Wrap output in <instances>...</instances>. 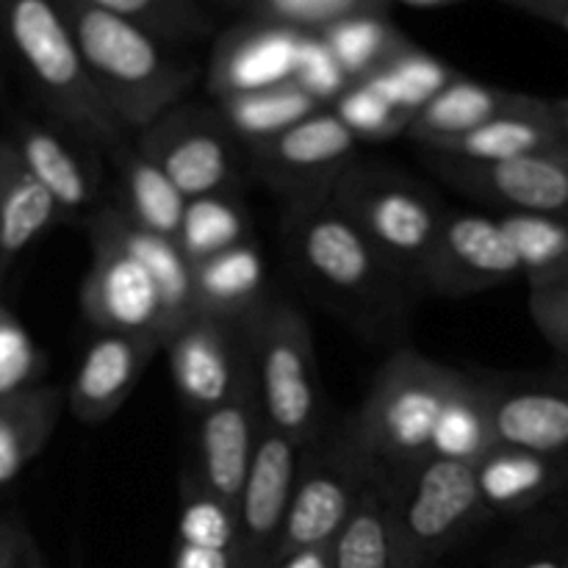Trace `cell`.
Returning a JSON list of instances; mask_svg holds the SVG:
<instances>
[{
    "mask_svg": "<svg viewBox=\"0 0 568 568\" xmlns=\"http://www.w3.org/2000/svg\"><path fill=\"white\" fill-rule=\"evenodd\" d=\"M281 236L292 270L355 325L372 333L405 325L416 292L333 205L331 194L288 200Z\"/></svg>",
    "mask_w": 568,
    "mask_h": 568,
    "instance_id": "6da1fadb",
    "label": "cell"
},
{
    "mask_svg": "<svg viewBox=\"0 0 568 568\" xmlns=\"http://www.w3.org/2000/svg\"><path fill=\"white\" fill-rule=\"evenodd\" d=\"M78 44L94 89L128 133H142L186 100L197 67L166 53L136 22L87 0H53Z\"/></svg>",
    "mask_w": 568,
    "mask_h": 568,
    "instance_id": "7a4b0ae2",
    "label": "cell"
},
{
    "mask_svg": "<svg viewBox=\"0 0 568 568\" xmlns=\"http://www.w3.org/2000/svg\"><path fill=\"white\" fill-rule=\"evenodd\" d=\"M0 37L26 67L59 125L105 153L131 142L83 67L78 44L53 0H0Z\"/></svg>",
    "mask_w": 568,
    "mask_h": 568,
    "instance_id": "3957f363",
    "label": "cell"
},
{
    "mask_svg": "<svg viewBox=\"0 0 568 568\" xmlns=\"http://www.w3.org/2000/svg\"><path fill=\"white\" fill-rule=\"evenodd\" d=\"M458 377L460 369L438 364L419 349H394L347 422L344 438L377 471L427 458L438 416Z\"/></svg>",
    "mask_w": 568,
    "mask_h": 568,
    "instance_id": "277c9868",
    "label": "cell"
},
{
    "mask_svg": "<svg viewBox=\"0 0 568 568\" xmlns=\"http://www.w3.org/2000/svg\"><path fill=\"white\" fill-rule=\"evenodd\" d=\"M250 383L266 430L297 449L325 436V392L316 344L303 311L283 300H264L244 325Z\"/></svg>",
    "mask_w": 568,
    "mask_h": 568,
    "instance_id": "5b68a950",
    "label": "cell"
},
{
    "mask_svg": "<svg viewBox=\"0 0 568 568\" xmlns=\"http://www.w3.org/2000/svg\"><path fill=\"white\" fill-rule=\"evenodd\" d=\"M377 477L397 568H433L466 532L488 519L475 464L427 455L399 469L377 471Z\"/></svg>",
    "mask_w": 568,
    "mask_h": 568,
    "instance_id": "8992f818",
    "label": "cell"
},
{
    "mask_svg": "<svg viewBox=\"0 0 568 568\" xmlns=\"http://www.w3.org/2000/svg\"><path fill=\"white\" fill-rule=\"evenodd\" d=\"M331 200L416 294L425 292L427 266L447 214L430 189L392 166L349 164L333 183Z\"/></svg>",
    "mask_w": 568,
    "mask_h": 568,
    "instance_id": "52a82bcc",
    "label": "cell"
},
{
    "mask_svg": "<svg viewBox=\"0 0 568 568\" xmlns=\"http://www.w3.org/2000/svg\"><path fill=\"white\" fill-rule=\"evenodd\" d=\"M369 477L372 466L344 436H322L311 447L300 449L277 558L297 549L333 547Z\"/></svg>",
    "mask_w": 568,
    "mask_h": 568,
    "instance_id": "ba28073f",
    "label": "cell"
},
{
    "mask_svg": "<svg viewBox=\"0 0 568 568\" xmlns=\"http://www.w3.org/2000/svg\"><path fill=\"white\" fill-rule=\"evenodd\" d=\"M136 148L186 200L236 192V136L216 109L183 100L139 133Z\"/></svg>",
    "mask_w": 568,
    "mask_h": 568,
    "instance_id": "9c48e42d",
    "label": "cell"
},
{
    "mask_svg": "<svg viewBox=\"0 0 568 568\" xmlns=\"http://www.w3.org/2000/svg\"><path fill=\"white\" fill-rule=\"evenodd\" d=\"M358 139L333 114L320 109L266 142L250 144V164L286 200L331 194L353 164Z\"/></svg>",
    "mask_w": 568,
    "mask_h": 568,
    "instance_id": "30bf717a",
    "label": "cell"
},
{
    "mask_svg": "<svg viewBox=\"0 0 568 568\" xmlns=\"http://www.w3.org/2000/svg\"><path fill=\"white\" fill-rule=\"evenodd\" d=\"M161 349L178 394L194 414L227 403L250 383L247 333L236 322L194 311Z\"/></svg>",
    "mask_w": 568,
    "mask_h": 568,
    "instance_id": "8fae6325",
    "label": "cell"
},
{
    "mask_svg": "<svg viewBox=\"0 0 568 568\" xmlns=\"http://www.w3.org/2000/svg\"><path fill=\"white\" fill-rule=\"evenodd\" d=\"M92 264L81 283V314L94 331L153 336L164 347V305L159 288L128 250L87 225Z\"/></svg>",
    "mask_w": 568,
    "mask_h": 568,
    "instance_id": "7c38bea8",
    "label": "cell"
},
{
    "mask_svg": "<svg viewBox=\"0 0 568 568\" xmlns=\"http://www.w3.org/2000/svg\"><path fill=\"white\" fill-rule=\"evenodd\" d=\"M425 155L430 170L466 197L499 205L503 214L555 216L568 222V170L549 153L494 164Z\"/></svg>",
    "mask_w": 568,
    "mask_h": 568,
    "instance_id": "4fadbf2b",
    "label": "cell"
},
{
    "mask_svg": "<svg viewBox=\"0 0 568 568\" xmlns=\"http://www.w3.org/2000/svg\"><path fill=\"white\" fill-rule=\"evenodd\" d=\"M516 277H521L519 258L497 216L447 209L427 266L425 292L471 297Z\"/></svg>",
    "mask_w": 568,
    "mask_h": 568,
    "instance_id": "5bb4252c",
    "label": "cell"
},
{
    "mask_svg": "<svg viewBox=\"0 0 568 568\" xmlns=\"http://www.w3.org/2000/svg\"><path fill=\"white\" fill-rule=\"evenodd\" d=\"M499 447L568 453V366L532 375H480Z\"/></svg>",
    "mask_w": 568,
    "mask_h": 568,
    "instance_id": "9a60e30c",
    "label": "cell"
},
{
    "mask_svg": "<svg viewBox=\"0 0 568 568\" xmlns=\"http://www.w3.org/2000/svg\"><path fill=\"white\" fill-rule=\"evenodd\" d=\"M297 460L300 449L264 427L250 475L236 499V568H272L275 564Z\"/></svg>",
    "mask_w": 568,
    "mask_h": 568,
    "instance_id": "2e32d148",
    "label": "cell"
},
{
    "mask_svg": "<svg viewBox=\"0 0 568 568\" xmlns=\"http://www.w3.org/2000/svg\"><path fill=\"white\" fill-rule=\"evenodd\" d=\"M159 353L161 342L153 336L98 331V336L83 349L75 375L64 392L67 410L81 425L94 427L109 422L128 403L144 369Z\"/></svg>",
    "mask_w": 568,
    "mask_h": 568,
    "instance_id": "e0dca14e",
    "label": "cell"
},
{
    "mask_svg": "<svg viewBox=\"0 0 568 568\" xmlns=\"http://www.w3.org/2000/svg\"><path fill=\"white\" fill-rule=\"evenodd\" d=\"M261 436H264V419L255 403L253 383H247L227 403L197 414L194 469L189 477L203 491L236 505Z\"/></svg>",
    "mask_w": 568,
    "mask_h": 568,
    "instance_id": "ac0fdd59",
    "label": "cell"
},
{
    "mask_svg": "<svg viewBox=\"0 0 568 568\" xmlns=\"http://www.w3.org/2000/svg\"><path fill=\"white\" fill-rule=\"evenodd\" d=\"M305 33L275 22L253 20L233 26L216 39L209 64V87L220 98L281 87L294 78Z\"/></svg>",
    "mask_w": 568,
    "mask_h": 568,
    "instance_id": "d6986e66",
    "label": "cell"
},
{
    "mask_svg": "<svg viewBox=\"0 0 568 568\" xmlns=\"http://www.w3.org/2000/svg\"><path fill=\"white\" fill-rule=\"evenodd\" d=\"M477 491L488 519L536 510L568 488V453L494 447L475 464Z\"/></svg>",
    "mask_w": 568,
    "mask_h": 568,
    "instance_id": "ffe728a7",
    "label": "cell"
},
{
    "mask_svg": "<svg viewBox=\"0 0 568 568\" xmlns=\"http://www.w3.org/2000/svg\"><path fill=\"white\" fill-rule=\"evenodd\" d=\"M87 225L98 227L100 233L120 244L122 250L133 255L139 264L148 270L153 277L155 288H159L161 305H164V327L166 338L194 314V283H192V264L178 247L175 239L161 236V233L148 231V227L136 225L122 214L116 203L103 205V209L92 211L87 216Z\"/></svg>",
    "mask_w": 568,
    "mask_h": 568,
    "instance_id": "44dd1931",
    "label": "cell"
},
{
    "mask_svg": "<svg viewBox=\"0 0 568 568\" xmlns=\"http://www.w3.org/2000/svg\"><path fill=\"white\" fill-rule=\"evenodd\" d=\"M564 139L558 114L552 100L532 98L521 109L499 114L471 131L458 133L453 139L433 144L425 153L447 155L458 161H477V164H494V161L525 159V155L549 153Z\"/></svg>",
    "mask_w": 568,
    "mask_h": 568,
    "instance_id": "7402d4cb",
    "label": "cell"
},
{
    "mask_svg": "<svg viewBox=\"0 0 568 568\" xmlns=\"http://www.w3.org/2000/svg\"><path fill=\"white\" fill-rule=\"evenodd\" d=\"M59 222V205L28 172L11 139H0V288L22 253Z\"/></svg>",
    "mask_w": 568,
    "mask_h": 568,
    "instance_id": "603a6c76",
    "label": "cell"
},
{
    "mask_svg": "<svg viewBox=\"0 0 568 568\" xmlns=\"http://www.w3.org/2000/svg\"><path fill=\"white\" fill-rule=\"evenodd\" d=\"M9 139L28 172L59 205L64 220L92 209L98 200V172L59 131L42 122L17 120Z\"/></svg>",
    "mask_w": 568,
    "mask_h": 568,
    "instance_id": "cb8c5ba5",
    "label": "cell"
},
{
    "mask_svg": "<svg viewBox=\"0 0 568 568\" xmlns=\"http://www.w3.org/2000/svg\"><path fill=\"white\" fill-rule=\"evenodd\" d=\"M194 308L200 314L247 325L250 316L264 305L266 264L253 242L209 255L192 264Z\"/></svg>",
    "mask_w": 568,
    "mask_h": 568,
    "instance_id": "d4e9b609",
    "label": "cell"
},
{
    "mask_svg": "<svg viewBox=\"0 0 568 568\" xmlns=\"http://www.w3.org/2000/svg\"><path fill=\"white\" fill-rule=\"evenodd\" d=\"M532 100V94L510 92V89L491 87V83L475 81V78L455 75L436 98L427 100L408 122V136L422 150L453 139L458 133L471 131L483 122L499 114L521 109Z\"/></svg>",
    "mask_w": 568,
    "mask_h": 568,
    "instance_id": "484cf974",
    "label": "cell"
},
{
    "mask_svg": "<svg viewBox=\"0 0 568 568\" xmlns=\"http://www.w3.org/2000/svg\"><path fill=\"white\" fill-rule=\"evenodd\" d=\"M64 408V392L44 383L0 399V488L42 455Z\"/></svg>",
    "mask_w": 568,
    "mask_h": 568,
    "instance_id": "4316f807",
    "label": "cell"
},
{
    "mask_svg": "<svg viewBox=\"0 0 568 568\" xmlns=\"http://www.w3.org/2000/svg\"><path fill=\"white\" fill-rule=\"evenodd\" d=\"M120 175V209L128 220L161 236H178L186 197L172 186L170 178L155 166L153 159L142 153L133 142L122 144L111 153Z\"/></svg>",
    "mask_w": 568,
    "mask_h": 568,
    "instance_id": "83f0119b",
    "label": "cell"
},
{
    "mask_svg": "<svg viewBox=\"0 0 568 568\" xmlns=\"http://www.w3.org/2000/svg\"><path fill=\"white\" fill-rule=\"evenodd\" d=\"M497 447L488 414L486 388L480 375L460 372L442 416H438L436 433H433L430 455L460 464H477L488 449Z\"/></svg>",
    "mask_w": 568,
    "mask_h": 568,
    "instance_id": "f1b7e54d",
    "label": "cell"
},
{
    "mask_svg": "<svg viewBox=\"0 0 568 568\" xmlns=\"http://www.w3.org/2000/svg\"><path fill=\"white\" fill-rule=\"evenodd\" d=\"M320 109L322 105L314 103L294 81L281 83V87L258 89V92L220 98V105H216L222 122L247 148L277 136L281 131L292 128L294 122L305 120V116Z\"/></svg>",
    "mask_w": 568,
    "mask_h": 568,
    "instance_id": "f546056e",
    "label": "cell"
},
{
    "mask_svg": "<svg viewBox=\"0 0 568 568\" xmlns=\"http://www.w3.org/2000/svg\"><path fill=\"white\" fill-rule=\"evenodd\" d=\"M331 555L333 568H397L386 499H383L381 477L375 469L353 516L333 541Z\"/></svg>",
    "mask_w": 568,
    "mask_h": 568,
    "instance_id": "4dcf8cb0",
    "label": "cell"
},
{
    "mask_svg": "<svg viewBox=\"0 0 568 568\" xmlns=\"http://www.w3.org/2000/svg\"><path fill=\"white\" fill-rule=\"evenodd\" d=\"M322 42L342 64L349 81H364L408 44L386 14H353L320 31Z\"/></svg>",
    "mask_w": 568,
    "mask_h": 568,
    "instance_id": "1f68e13d",
    "label": "cell"
},
{
    "mask_svg": "<svg viewBox=\"0 0 568 568\" xmlns=\"http://www.w3.org/2000/svg\"><path fill=\"white\" fill-rule=\"evenodd\" d=\"M175 242L189 258V264L250 242L247 209L236 194H211V197L186 200Z\"/></svg>",
    "mask_w": 568,
    "mask_h": 568,
    "instance_id": "d6a6232c",
    "label": "cell"
},
{
    "mask_svg": "<svg viewBox=\"0 0 568 568\" xmlns=\"http://www.w3.org/2000/svg\"><path fill=\"white\" fill-rule=\"evenodd\" d=\"M505 236L514 244L527 286L568 281V222L536 214H499Z\"/></svg>",
    "mask_w": 568,
    "mask_h": 568,
    "instance_id": "836d02e7",
    "label": "cell"
},
{
    "mask_svg": "<svg viewBox=\"0 0 568 568\" xmlns=\"http://www.w3.org/2000/svg\"><path fill=\"white\" fill-rule=\"evenodd\" d=\"M458 72L449 70L442 59L430 55L427 50L416 48L414 42L405 44L399 53H394L386 64L369 78H364L375 92L399 111L414 116L430 98H436Z\"/></svg>",
    "mask_w": 568,
    "mask_h": 568,
    "instance_id": "e575fe53",
    "label": "cell"
},
{
    "mask_svg": "<svg viewBox=\"0 0 568 568\" xmlns=\"http://www.w3.org/2000/svg\"><path fill=\"white\" fill-rule=\"evenodd\" d=\"M120 14L164 44H183L211 31V17L194 0H87Z\"/></svg>",
    "mask_w": 568,
    "mask_h": 568,
    "instance_id": "d590c367",
    "label": "cell"
},
{
    "mask_svg": "<svg viewBox=\"0 0 568 568\" xmlns=\"http://www.w3.org/2000/svg\"><path fill=\"white\" fill-rule=\"evenodd\" d=\"M178 541L233 552V544H236V505L203 491L186 475L181 480Z\"/></svg>",
    "mask_w": 568,
    "mask_h": 568,
    "instance_id": "8d00e7d4",
    "label": "cell"
},
{
    "mask_svg": "<svg viewBox=\"0 0 568 568\" xmlns=\"http://www.w3.org/2000/svg\"><path fill=\"white\" fill-rule=\"evenodd\" d=\"M392 0H250L253 20L275 22L300 33H320L353 14H386Z\"/></svg>",
    "mask_w": 568,
    "mask_h": 568,
    "instance_id": "74e56055",
    "label": "cell"
},
{
    "mask_svg": "<svg viewBox=\"0 0 568 568\" xmlns=\"http://www.w3.org/2000/svg\"><path fill=\"white\" fill-rule=\"evenodd\" d=\"M358 142H386L408 131L410 114L388 103L366 81H353L331 105Z\"/></svg>",
    "mask_w": 568,
    "mask_h": 568,
    "instance_id": "f35d334b",
    "label": "cell"
},
{
    "mask_svg": "<svg viewBox=\"0 0 568 568\" xmlns=\"http://www.w3.org/2000/svg\"><path fill=\"white\" fill-rule=\"evenodd\" d=\"M44 372V355L28 327L0 303V399L37 386Z\"/></svg>",
    "mask_w": 568,
    "mask_h": 568,
    "instance_id": "ab89813d",
    "label": "cell"
},
{
    "mask_svg": "<svg viewBox=\"0 0 568 568\" xmlns=\"http://www.w3.org/2000/svg\"><path fill=\"white\" fill-rule=\"evenodd\" d=\"M294 83L308 94L314 103H320L322 109L333 105V100L349 87V75L342 70L333 53L327 50V44L322 42L320 33H305L303 44H300L297 55V70H294Z\"/></svg>",
    "mask_w": 568,
    "mask_h": 568,
    "instance_id": "60d3db41",
    "label": "cell"
},
{
    "mask_svg": "<svg viewBox=\"0 0 568 568\" xmlns=\"http://www.w3.org/2000/svg\"><path fill=\"white\" fill-rule=\"evenodd\" d=\"M530 316L541 336L552 344L560 355H568V281L544 283V286H530Z\"/></svg>",
    "mask_w": 568,
    "mask_h": 568,
    "instance_id": "b9f144b4",
    "label": "cell"
},
{
    "mask_svg": "<svg viewBox=\"0 0 568 568\" xmlns=\"http://www.w3.org/2000/svg\"><path fill=\"white\" fill-rule=\"evenodd\" d=\"M503 3L538 17L549 26H558L560 31L568 33V0H503Z\"/></svg>",
    "mask_w": 568,
    "mask_h": 568,
    "instance_id": "7bdbcfd3",
    "label": "cell"
},
{
    "mask_svg": "<svg viewBox=\"0 0 568 568\" xmlns=\"http://www.w3.org/2000/svg\"><path fill=\"white\" fill-rule=\"evenodd\" d=\"M272 568H333L331 547L297 549V552L281 555V558L272 564Z\"/></svg>",
    "mask_w": 568,
    "mask_h": 568,
    "instance_id": "ee69618b",
    "label": "cell"
},
{
    "mask_svg": "<svg viewBox=\"0 0 568 568\" xmlns=\"http://www.w3.org/2000/svg\"><path fill=\"white\" fill-rule=\"evenodd\" d=\"M22 532H26V527L17 525L14 519H0V568L14 566Z\"/></svg>",
    "mask_w": 568,
    "mask_h": 568,
    "instance_id": "f6af8a7d",
    "label": "cell"
},
{
    "mask_svg": "<svg viewBox=\"0 0 568 568\" xmlns=\"http://www.w3.org/2000/svg\"><path fill=\"white\" fill-rule=\"evenodd\" d=\"M514 568H568V544L538 549V552H532L530 558H525Z\"/></svg>",
    "mask_w": 568,
    "mask_h": 568,
    "instance_id": "bcb514c9",
    "label": "cell"
},
{
    "mask_svg": "<svg viewBox=\"0 0 568 568\" xmlns=\"http://www.w3.org/2000/svg\"><path fill=\"white\" fill-rule=\"evenodd\" d=\"M11 568H44L42 552H39V547H37V544H33V538L28 536V530L22 532L20 549H17L14 566H11Z\"/></svg>",
    "mask_w": 568,
    "mask_h": 568,
    "instance_id": "7dc6e473",
    "label": "cell"
},
{
    "mask_svg": "<svg viewBox=\"0 0 568 568\" xmlns=\"http://www.w3.org/2000/svg\"><path fill=\"white\" fill-rule=\"evenodd\" d=\"M392 3L410 6V9H444V6H458L466 0H392Z\"/></svg>",
    "mask_w": 568,
    "mask_h": 568,
    "instance_id": "c3c4849f",
    "label": "cell"
},
{
    "mask_svg": "<svg viewBox=\"0 0 568 568\" xmlns=\"http://www.w3.org/2000/svg\"><path fill=\"white\" fill-rule=\"evenodd\" d=\"M549 155H552V159H558L560 164L568 170V133H564V139H560V142L549 150Z\"/></svg>",
    "mask_w": 568,
    "mask_h": 568,
    "instance_id": "681fc988",
    "label": "cell"
},
{
    "mask_svg": "<svg viewBox=\"0 0 568 568\" xmlns=\"http://www.w3.org/2000/svg\"><path fill=\"white\" fill-rule=\"evenodd\" d=\"M552 105H555V111H558L560 116H568V98H564V100H552Z\"/></svg>",
    "mask_w": 568,
    "mask_h": 568,
    "instance_id": "f907efd6",
    "label": "cell"
},
{
    "mask_svg": "<svg viewBox=\"0 0 568 568\" xmlns=\"http://www.w3.org/2000/svg\"><path fill=\"white\" fill-rule=\"evenodd\" d=\"M555 114H558V111H555ZM558 120H560V128H564V133H568V116L558 114Z\"/></svg>",
    "mask_w": 568,
    "mask_h": 568,
    "instance_id": "816d5d0a",
    "label": "cell"
},
{
    "mask_svg": "<svg viewBox=\"0 0 568 568\" xmlns=\"http://www.w3.org/2000/svg\"><path fill=\"white\" fill-rule=\"evenodd\" d=\"M558 361H560V366H568V355H560Z\"/></svg>",
    "mask_w": 568,
    "mask_h": 568,
    "instance_id": "f5cc1de1",
    "label": "cell"
},
{
    "mask_svg": "<svg viewBox=\"0 0 568 568\" xmlns=\"http://www.w3.org/2000/svg\"><path fill=\"white\" fill-rule=\"evenodd\" d=\"M0 48H3V37H0Z\"/></svg>",
    "mask_w": 568,
    "mask_h": 568,
    "instance_id": "db71d44e",
    "label": "cell"
},
{
    "mask_svg": "<svg viewBox=\"0 0 568 568\" xmlns=\"http://www.w3.org/2000/svg\"><path fill=\"white\" fill-rule=\"evenodd\" d=\"M244 3H250V0H244Z\"/></svg>",
    "mask_w": 568,
    "mask_h": 568,
    "instance_id": "11a10c76",
    "label": "cell"
},
{
    "mask_svg": "<svg viewBox=\"0 0 568 568\" xmlns=\"http://www.w3.org/2000/svg\"><path fill=\"white\" fill-rule=\"evenodd\" d=\"M0 89H3V83H0Z\"/></svg>",
    "mask_w": 568,
    "mask_h": 568,
    "instance_id": "9f6ffc18",
    "label": "cell"
}]
</instances>
